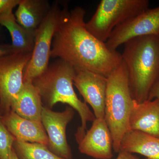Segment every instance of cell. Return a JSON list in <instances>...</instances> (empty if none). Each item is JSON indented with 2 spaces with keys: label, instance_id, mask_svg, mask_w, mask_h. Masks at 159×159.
<instances>
[{
  "label": "cell",
  "instance_id": "52a82bcc",
  "mask_svg": "<svg viewBox=\"0 0 159 159\" xmlns=\"http://www.w3.org/2000/svg\"><path fill=\"white\" fill-rule=\"evenodd\" d=\"M32 52H19L0 57V116L11 111L13 100L24 86V74Z\"/></svg>",
  "mask_w": 159,
  "mask_h": 159
},
{
  "label": "cell",
  "instance_id": "277c9868",
  "mask_svg": "<svg viewBox=\"0 0 159 159\" xmlns=\"http://www.w3.org/2000/svg\"><path fill=\"white\" fill-rule=\"evenodd\" d=\"M107 78L104 119L112 137L113 150L119 153L122 138L129 130V117L134 100L122 61Z\"/></svg>",
  "mask_w": 159,
  "mask_h": 159
},
{
  "label": "cell",
  "instance_id": "5bb4252c",
  "mask_svg": "<svg viewBox=\"0 0 159 159\" xmlns=\"http://www.w3.org/2000/svg\"><path fill=\"white\" fill-rule=\"evenodd\" d=\"M43 107L38 89L33 83L26 82L24 83L22 89L13 100L11 111L25 119L41 122Z\"/></svg>",
  "mask_w": 159,
  "mask_h": 159
},
{
  "label": "cell",
  "instance_id": "7a4b0ae2",
  "mask_svg": "<svg viewBox=\"0 0 159 159\" xmlns=\"http://www.w3.org/2000/svg\"><path fill=\"white\" fill-rule=\"evenodd\" d=\"M76 74L74 67L60 59L49 65L48 69L32 81L39 91L43 105L51 109L58 102L66 103L79 114L81 125L75 134L78 144L86 133L87 123L96 119L87 103L78 98L74 89Z\"/></svg>",
  "mask_w": 159,
  "mask_h": 159
},
{
  "label": "cell",
  "instance_id": "ffe728a7",
  "mask_svg": "<svg viewBox=\"0 0 159 159\" xmlns=\"http://www.w3.org/2000/svg\"><path fill=\"white\" fill-rule=\"evenodd\" d=\"M20 0H0V16L4 12L13 9L19 4Z\"/></svg>",
  "mask_w": 159,
  "mask_h": 159
},
{
  "label": "cell",
  "instance_id": "7c38bea8",
  "mask_svg": "<svg viewBox=\"0 0 159 159\" xmlns=\"http://www.w3.org/2000/svg\"><path fill=\"white\" fill-rule=\"evenodd\" d=\"M0 117L16 140L48 145V138L41 121L25 119L12 111Z\"/></svg>",
  "mask_w": 159,
  "mask_h": 159
},
{
  "label": "cell",
  "instance_id": "2e32d148",
  "mask_svg": "<svg viewBox=\"0 0 159 159\" xmlns=\"http://www.w3.org/2000/svg\"><path fill=\"white\" fill-rule=\"evenodd\" d=\"M51 7L46 0H20L15 16L21 26L35 31L47 17Z\"/></svg>",
  "mask_w": 159,
  "mask_h": 159
},
{
  "label": "cell",
  "instance_id": "9c48e42d",
  "mask_svg": "<svg viewBox=\"0 0 159 159\" xmlns=\"http://www.w3.org/2000/svg\"><path fill=\"white\" fill-rule=\"evenodd\" d=\"M74 109L67 106L62 112H56L43 106L41 122L48 138L49 150L64 159H72V154L67 140L66 129L73 119Z\"/></svg>",
  "mask_w": 159,
  "mask_h": 159
},
{
  "label": "cell",
  "instance_id": "603a6c76",
  "mask_svg": "<svg viewBox=\"0 0 159 159\" xmlns=\"http://www.w3.org/2000/svg\"><path fill=\"white\" fill-rule=\"evenodd\" d=\"M116 159H141L134 154L125 151H120ZM144 159H147L146 158Z\"/></svg>",
  "mask_w": 159,
  "mask_h": 159
},
{
  "label": "cell",
  "instance_id": "e0dca14e",
  "mask_svg": "<svg viewBox=\"0 0 159 159\" xmlns=\"http://www.w3.org/2000/svg\"><path fill=\"white\" fill-rule=\"evenodd\" d=\"M13 9L7 10L0 16V25L8 29L11 45L16 53L32 52L34 48L35 31L27 30L17 22Z\"/></svg>",
  "mask_w": 159,
  "mask_h": 159
},
{
  "label": "cell",
  "instance_id": "d6986e66",
  "mask_svg": "<svg viewBox=\"0 0 159 159\" xmlns=\"http://www.w3.org/2000/svg\"><path fill=\"white\" fill-rule=\"evenodd\" d=\"M15 140L0 117V159H9Z\"/></svg>",
  "mask_w": 159,
  "mask_h": 159
},
{
  "label": "cell",
  "instance_id": "ac0fdd59",
  "mask_svg": "<svg viewBox=\"0 0 159 159\" xmlns=\"http://www.w3.org/2000/svg\"><path fill=\"white\" fill-rule=\"evenodd\" d=\"M12 148L19 159H64L53 153L47 145L40 143L15 139Z\"/></svg>",
  "mask_w": 159,
  "mask_h": 159
},
{
  "label": "cell",
  "instance_id": "5b68a950",
  "mask_svg": "<svg viewBox=\"0 0 159 159\" xmlns=\"http://www.w3.org/2000/svg\"><path fill=\"white\" fill-rule=\"evenodd\" d=\"M149 4L148 0H102L86 28L105 43L114 29L147 10Z\"/></svg>",
  "mask_w": 159,
  "mask_h": 159
},
{
  "label": "cell",
  "instance_id": "484cf974",
  "mask_svg": "<svg viewBox=\"0 0 159 159\" xmlns=\"http://www.w3.org/2000/svg\"><path fill=\"white\" fill-rule=\"evenodd\" d=\"M158 35H159V34H158Z\"/></svg>",
  "mask_w": 159,
  "mask_h": 159
},
{
  "label": "cell",
  "instance_id": "44dd1931",
  "mask_svg": "<svg viewBox=\"0 0 159 159\" xmlns=\"http://www.w3.org/2000/svg\"><path fill=\"white\" fill-rule=\"evenodd\" d=\"M16 53L11 44H0V57Z\"/></svg>",
  "mask_w": 159,
  "mask_h": 159
},
{
  "label": "cell",
  "instance_id": "cb8c5ba5",
  "mask_svg": "<svg viewBox=\"0 0 159 159\" xmlns=\"http://www.w3.org/2000/svg\"><path fill=\"white\" fill-rule=\"evenodd\" d=\"M9 159H19L16 153L13 148L11 151V153H10V156H9Z\"/></svg>",
  "mask_w": 159,
  "mask_h": 159
},
{
  "label": "cell",
  "instance_id": "6da1fadb",
  "mask_svg": "<svg viewBox=\"0 0 159 159\" xmlns=\"http://www.w3.org/2000/svg\"><path fill=\"white\" fill-rule=\"evenodd\" d=\"M85 10L77 6L61 9L54 33L51 57L69 63L77 70H86L107 77L122 62L121 54L109 50L105 43L85 27Z\"/></svg>",
  "mask_w": 159,
  "mask_h": 159
},
{
  "label": "cell",
  "instance_id": "8992f818",
  "mask_svg": "<svg viewBox=\"0 0 159 159\" xmlns=\"http://www.w3.org/2000/svg\"><path fill=\"white\" fill-rule=\"evenodd\" d=\"M61 9L57 3L35 31L34 48L24 74V82H31L48 69L54 33L59 24Z\"/></svg>",
  "mask_w": 159,
  "mask_h": 159
},
{
  "label": "cell",
  "instance_id": "30bf717a",
  "mask_svg": "<svg viewBox=\"0 0 159 159\" xmlns=\"http://www.w3.org/2000/svg\"><path fill=\"white\" fill-rule=\"evenodd\" d=\"M107 84V77L91 71L76 70L74 85L84 102L92 107L97 119L105 116Z\"/></svg>",
  "mask_w": 159,
  "mask_h": 159
},
{
  "label": "cell",
  "instance_id": "9a60e30c",
  "mask_svg": "<svg viewBox=\"0 0 159 159\" xmlns=\"http://www.w3.org/2000/svg\"><path fill=\"white\" fill-rule=\"evenodd\" d=\"M120 151L139 154L147 159H159V138L129 130L122 138Z\"/></svg>",
  "mask_w": 159,
  "mask_h": 159
},
{
  "label": "cell",
  "instance_id": "d4e9b609",
  "mask_svg": "<svg viewBox=\"0 0 159 159\" xmlns=\"http://www.w3.org/2000/svg\"><path fill=\"white\" fill-rule=\"evenodd\" d=\"M1 33H0V38H1Z\"/></svg>",
  "mask_w": 159,
  "mask_h": 159
},
{
  "label": "cell",
  "instance_id": "8fae6325",
  "mask_svg": "<svg viewBox=\"0 0 159 159\" xmlns=\"http://www.w3.org/2000/svg\"><path fill=\"white\" fill-rule=\"evenodd\" d=\"M78 145L81 153L94 158H112V137L104 118L95 119Z\"/></svg>",
  "mask_w": 159,
  "mask_h": 159
},
{
  "label": "cell",
  "instance_id": "4fadbf2b",
  "mask_svg": "<svg viewBox=\"0 0 159 159\" xmlns=\"http://www.w3.org/2000/svg\"><path fill=\"white\" fill-rule=\"evenodd\" d=\"M129 127V130L159 138V100H147L141 103L134 100Z\"/></svg>",
  "mask_w": 159,
  "mask_h": 159
},
{
  "label": "cell",
  "instance_id": "7402d4cb",
  "mask_svg": "<svg viewBox=\"0 0 159 159\" xmlns=\"http://www.w3.org/2000/svg\"><path fill=\"white\" fill-rule=\"evenodd\" d=\"M155 99H157L159 100V80L154 86L153 88L151 91L148 97V100H153Z\"/></svg>",
  "mask_w": 159,
  "mask_h": 159
},
{
  "label": "cell",
  "instance_id": "ba28073f",
  "mask_svg": "<svg viewBox=\"0 0 159 159\" xmlns=\"http://www.w3.org/2000/svg\"><path fill=\"white\" fill-rule=\"evenodd\" d=\"M159 33V6L147 9L116 28L105 43L106 45L111 51H116L119 46L134 38L158 35Z\"/></svg>",
  "mask_w": 159,
  "mask_h": 159
},
{
  "label": "cell",
  "instance_id": "3957f363",
  "mask_svg": "<svg viewBox=\"0 0 159 159\" xmlns=\"http://www.w3.org/2000/svg\"><path fill=\"white\" fill-rule=\"evenodd\" d=\"M122 55L132 96L141 103L148 100L159 80V35L139 36L124 44Z\"/></svg>",
  "mask_w": 159,
  "mask_h": 159
}]
</instances>
